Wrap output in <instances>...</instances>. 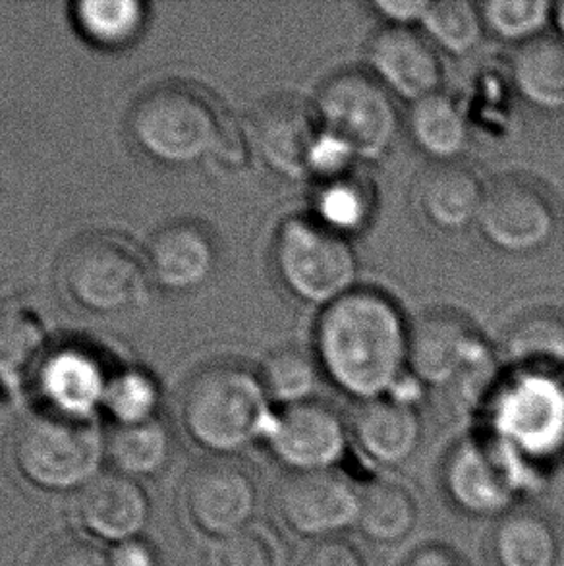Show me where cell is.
<instances>
[{
	"instance_id": "cell-41",
	"label": "cell",
	"mask_w": 564,
	"mask_h": 566,
	"mask_svg": "<svg viewBox=\"0 0 564 566\" xmlns=\"http://www.w3.org/2000/svg\"><path fill=\"white\" fill-rule=\"evenodd\" d=\"M553 23L557 25L558 38L564 41V0L555 4V12H553Z\"/></svg>"
},
{
	"instance_id": "cell-9",
	"label": "cell",
	"mask_w": 564,
	"mask_h": 566,
	"mask_svg": "<svg viewBox=\"0 0 564 566\" xmlns=\"http://www.w3.org/2000/svg\"><path fill=\"white\" fill-rule=\"evenodd\" d=\"M557 222L555 207L537 186L504 178L488 186L476 224L499 252L526 255L550 244Z\"/></svg>"
},
{
	"instance_id": "cell-2",
	"label": "cell",
	"mask_w": 564,
	"mask_h": 566,
	"mask_svg": "<svg viewBox=\"0 0 564 566\" xmlns=\"http://www.w3.org/2000/svg\"><path fill=\"white\" fill-rule=\"evenodd\" d=\"M260 374L234 361H215L198 369L182 390L186 433L215 457L244 451L268 433L273 413Z\"/></svg>"
},
{
	"instance_id": "cell-27",
	"label": "cell",
	"mask_w": 564,
	"mask_h": 566,
	"mask_svg": "<svg viewBox=\"0 0 564 566\" xmlns=\"http://www.w3.org/2000/svg\"><path fill=\"white\" fill-rule=\"evenodd\" d=\"M173 451V431L160 418L138 426H121L107 437V459L115 464V472L136 482L165 472Z\"/></svg>"
},
{
	"instance_id": "cell-11",
	"label": "cell",
	"mask_w": 564,
	"mask_h": 566,
	"mask_svg": "<svg viewBox=\"0 0 564 566\" xmlns=\"http://www.w3.org/2000/svg\"><path fill=\"white\" fill-rule=\"evenodd\" d=\"M480 335L452 312L424 315L410 327L408 369L424 387H447L488 366Z\"/></svg>"
},
{
	"instance_id": "cell-30",
	"label": "cell",
	"mask_w": 564,
	"mask_h": 566,
	"mask_svg": "<svg viewBox=\"0 0 564 566\" xmlns=\"http://www.w3.org/2000/svg\"><path fill=\"white\" fill-rule=\"evenodd\" d=\"M420 25L431 45L452 56L473 53L485 35L480 4L470 0L429 2Z\"/></svg>"
},
{
	"instance_id": "cell-35",
	"label": "cell",
	"mask_w": 564,
	"mask_h": 566,
	"mask_svg": "<svg viewBox=\"0 0 564 566\" xmlns=\"http://www.w3.org/2000/svg\"><path fill=\"white\" fill-rule=\"evenodd\" d=\"M276 553L268 536L248 528L224 539L219 549V566H275Z\"/></svg>"
},
{
	"instance_id": "cell-28",
	"label": "cell",
	"mask_w": 564,
	"mask_h": 566,
	"mask_svg": "<svg viewBox=\"0 0 564 566\" xmlns=\"http://www.w3.org/2000/svg\"><path fill=\"white\" fill-rule=\"evenodd\" d=\"M72 18L92 45L118 51L144 33L147 4L139 0H82L72 7Z\"/></svg>"
},
{
	"instance_id": "cell-10",
	"label": "cell",
	"mask_w": 564,
	"mask_h": 566,
	"mask_svg": "<svg viewBox=\"0 0 564 566\" xmlns=\"http://www.w3.org/2000/svg\"><path fill=\"white\" fill-rule=\"evenodd\" d=\"M362 493L335 468L294 472L276 491V513L297 536L333 539L358 524Z\"/></svg>"
},
{
	"instance_id": "cell-16",
	"label": "cell",
	"mask_w": 564,
	"mask_h": 566,
	"mask_svg": "<svg viewBox=\"0 0 564 566\" xmlns=\"http://www.w3.org/2000/svg\"><path fill=\"white\" fill-rule=\"evenodd\" d=\"M108 381L105 361L77 345L61 346L46 354L35 377L46 410L82 420H93L95 410L103 408Z\"/></svg>"
},
{
	"instance_id": "cell-32",
	"label": "cell",
	"mask_w": 564,
	"mask_h": 566,
	"mask_svg": "<svg viewBox=\"0 0 564 566\" xmlns=\"http://www.w3.org/2000/svg\"><path fill=\"white\" fill-rule=\"evenodd\" d=\"M269 398L286 406L304 405L313 400L320 382V361L296 346H282L269 354L258 371Z\"/></svg>"
},
{
	"instance_id": "cell-12",
	"label": "cell",
	"mask_w": 564,
	"mask_h": 566,
	"mask_svg": "<svg viewBox=\"0 0 564 566\" xmlns=\"http://www.w3.org/2000/svg\"><path fill=\"white\" fill-rule=\"evenodd\" d=\"M265 437L276 459L294 472L328 470L346 449L343 418L317 400L282 408L271 418Z\"/></svg>"
},
{
	"instance_id": "cell-17",
	"label": "cell",
	"mask_w": 564,
	"mask_h": 566,
	"mask_svg": "<svg viewBox=\"0 0 564 566\" xmlns=\"http://www.w3.org/2000/svg\"><path fill=\"white\" fill-rule=\"evenodd\" d=\"M149 276L163 291L188 294L209 283L219 265L213 234L198 222H170L147 245Z\"/></svg>"
},
{
	"instance_id": "cell-40",
	"label": "cell",
	"mask_w": 564,
	"mask_h": 566,
	"mask_svg": "<svg viewBox=\"0 0 564 566\" xmlns=\"http://www.w3.org/2000/svg\"><path fill=\"white\" fill-rule=\"evenodd\" d=\"M405 566H464L460 563L457 555L441 547V545H427L414 553L410 559L406 560Z\"/></svg>"
},
{
	"instance_id": "cell-3",
	"label": "cell",
	"mask_w": 564,
	"mask_h": 566,
	"mask_svg": "<svg viewBox=\"0 0 564 566\" xmlns=\"http://www.w3.org/2000/svg\"><path fill=\"white\" fill-rule=\"evenodd\" d=\"M230 124L206 93L180 82L147 90L128 116L132 142L167 169H190L215 159Z\"/></svg>"
},
{
	"instance_id": "cell-15",
	"label": "cell",
	"mask_w": 564,
	"mask_h": 566,
	"mask_svg": "<svg viewBox=\"0 0 564 566\" xmlns=\"http://www.w3.org/2000/svg\"><path fill=\"white\" fill-rule=\"evenodd\" d=\"M320 123L312 111L296 101H269L255 111L252 139L255 154L279 177L310 178V159L320 138Z\"/></svg>"
},
{
	"instance_id": "cell-37",
	"label": "cell",
	"mask_w": 564,
	"mask_h": 566,
	"mask_svg": "<svg viewBox=\"0 0 564 566\" xmlns=\"http://www.w3.org/2000/svg\"><path fill=\"white\" fill-rule=\"evenodd\" d=\"M431 0H374L369 8L387 23V28L412 30L420 25Z\"/></svg>"
},
{
	"instance_id": "cell-25",
	"label": "cell",
	"mask_w": 564,
	"mask_h": 566,
	"mask_svg": "<svg viewBox=\"0 0 564 566\" xmlns=\"http://www.w3.org/2000/svg\"><path fill=\"white\" fill-rule=\"evenodd\" d=\"M512 82L520 97L540 111H564V41L535 39L519 46L511 64Z\"/></svg>"
},
{
	"instance_id": "cell-14",
	"label": "cell",
	"mask_w": 564,
	"mask_h": 566,
	"mask_svg": "<svg viewBox=\"0 0 564 566\" xmlns=\"http://www.w3.org/2000/svg\"><path fill=\"white\" fill-rule=\"evenodd\" d=\"M367 64L390 95L412 105L441 92V61L418 31L385 28L375 33L367 45Z\"/></svg>"
},
{
	"instance_id": "cell-26",
	"label": "cell",
	"mask_w": 564,
	"mask_h": 566,
	"mask_svg": "<svg viewBox=\"0 0 564 566\" xmlns=\"http://www.w3.org/2000/svg\"><path fill=\"white\" fill-rule=\"evenodd\" d=\"M491 552L499 566H557L561 542L543 514L514 511L497 524Z\"/></svg>"
},
{
	"instance_id": "cell-31",
	"label": "cell",
	"mask_w": 564,
	"mask_h": 566,
	"mask_svg": "<svg viewBox=\"0 0 564 566\" xmlns=\"http://www.w3.org/2000/svg\"><path fill=\"white\" fill-rule=\"evenodd\" d=\"M372 211V191L352 175L321 182L313 201V219L344 238L366 229Z\"/></svg>"
},
{
	"instance_id": "cell-23",
	"label": "cell",
	"mask_w": 564,
	"mask_h": 566,
	"mask_svg": "<svg viewBox=\"0 0 564 566\" xmlns=\"http://www.w3.org/2000/svg\"><path fill=\"white\" fill-rule=\"evenodd\" d=\"M408 128L414 144L437 165L457 163L470 144V123L464 108L447 93H434L414 103Z\"/></svg>"
},
{
	"instance_id": "cell-22",
	"label": "cell",
	"mask_w": 564,
	"mask_h": 566,
	"mask_svg": "<svg viewBox=\"0 0 564 566\" xmlns=\"http://www.w3.org/2000/svg\"><path fill=\"white\" fill-rule=\"evenodd\" d=\"M504 356L514 374L564 379V315H524L506 333Z\"/></svg>"
},
{
	"instance_id": "cell-4",
	"label": "cell",
	"mask_w": 564,
	"mask_h": 566,
	"mask_svg": "<svg viewBox=\"0 0 564 566\" xmlns=\"http://www.w3.org/2000/svg\"><path fill=\"white\" fill-rule=\"evenodd\" d=\"M12 460L23 480L38 490L84 491L101 475L107 460V437L93 420L41 408L18 423Z\"/></svg>"
},
{
	"instance_id": "cell-18",
	"label": "cell",
	"mask_w": 564,
	"mask_h": 566,
	"mask_svg": "<svg viewBox=\"0 0 564 566\" xmlns=\"http://www.w3.org/2000/svg\"><path fill=\"white\" fill-rule=\"evenodd\" d=\"M77 514L92 536L118 545L142 537L152 518V503L142 483L108 472L80 491Z\"/></svg>"
},
{
	"instance_id": "cell-24",
	"label": "cell",
	"mask_w": 564,
	"mask_h": 566,
	"mask_svg": "<svg viewBox=\"0 0 564 566\" xmlns=\"http://www.w3.org/2000/svg\"><path fill=\"white\" fill-rule=\"evenodd\" d=\"M49 353L45 323L35 312L28 307L0 312V389L10 395L31 376L38 377Z\"/></svg>"
},
{
	"instance_id": "cell-13",
	"label": "cell",
	"mask_w": 564,
	"mask_h": 566,
	"mask_svg": "<svg viewBox=\"0 0 564 566\" xmlns=\"http://www.w3.org/2000/svg\"><path fill=\"white\" fill-rule=\"evenodd\" d=\"M445 483L455 505L476 516L504 513L516 493L509 454L488 439H468L455 447L445 468Z\"/></svg>"
},
{
	"instance_id": "cell-20",
	"label": "cell",
	"mask_w": 564,
	"mask_h": 566,
	"mask_svg": "<svg viewBox=\"0 0 564 566\" xmlns=\"http://www.w3.org/2000/svg\"><path fill=\"white\" fill-rule=\"evenodd\" d=\"M488 186L460 163H441L427 170L418 185V206L427 221L445 232L478 222Z\"/></svg>"
},
{
	"instance_id": "cell-33",
	"label": "cell",
	"mask_w": 564,
	"mask_h": 566,
	"mask_svg": "<svg viewBox=\"0 0 564 566\" xmlns=\"http://www.w3.org/2000/svg\"><path fill=\"white\" fill-rule=\"evenodd\" d=\"M480 10L488 33L524 46L543 38L553 22L555 4L550 0H488L481 2Z\"/></svg>"
},
{
	"instance_id": "cell-6",
	"label": "cell",
	"mask_w": 564,
	"mask_h": 566,
	"mask_svg": "<svg viewBox=\"0 0 564 566\" xmlns=\"http://www.w3.org/2000/svg\"><path fill=\"white\" fill-rule=\"evenodd\" d=\"M273 261L284 289L310 306H331L358 289V255L351 240L315 219L292 217L282 222Z\"/></svg>"
},
{
	"instance_id": "cell-38",
	"label": "cell",
	"mask_w": 564,
	"mask_h": 566,
	"mask_svg": "<svg viewBox=\"0 0 564 566\" xmlns=\"http://www.w3.org/2000/svg\"><path fill=\"white\" fill-rule=\"evenodd\" d=\"M300 566H366L358 549L341 539H321L307 549Z\"/></svg>"
},
{
	"instance_id": "cell-34",
	"label": "cell",
	"mask_w": 564,
	"mask_h": 566,
	"mask_svg": "<svg viewBox=\"0 0 564 566\" xmlns=\"http://www.w3.org/2000/svg\"><path fill=\"white\" fill-rule=\"evenodd\" d=\"M160 389L145 369H123L111 376L103 408L121 426H138L159 418Z\"/></svg>"
},
{
	"instance_id": "cell-36",
	"label": "cell",
	"mask_w": 564,
	"mask_h": 566,
	"mask_svg": "<svg viewBox=\"0 0 564 566\" xmlns=\"http://www.w3.org/2000/svg\"><path fill=\"white\" fill-rule=\"evenodd\" d=\"M43 566H111V559L92 542L69 537L51 547Z\"/></svg>"
},
{
	"instance_id": "cell-19",
	"label": "cell",
	"mask_w": 564,
	"mask_h": 566,
	"mask_svg": "<svg viewBox=\"0 0 564 566\" xmlns=\"http://www.w3.org/2000/svg\"><path fill=\"white\" fill-rule=\"evenodd\" d=\"M351 428L359 451L385 467L405 464L421 443L420 413L389 397L362 402Z\"/></svg>"
},
{
	"instance_id": "cell-39",
	"label": "cell",
	"mask_w": 564,
	"mask_h": 566,
	"mask_svg": "<svg viewBox=\"0 0 564 566\" xmlns=\"http://www.w3.org/2000/svg\"><path fill=\"white\" fill-rule=\"evenodd\" d=\"M111 566H159V555L152 544L139 539L113 545L108 553Z\"/></svg>"
},
{
	"instance_id": "cell-29",
	"label": "cell",
	"mask_w": 564,
	"mask_h": 566,
	"mask_svg": "<svg viewBox=\"0 0 564 566\" xmlns=\"http://www.w3.org/2000/svg\"><path fill=\"white\" fill-rule=\"evenodd\" d=\"M418 505L405 485L377 482L362 491L359 532L375 544H397L412 534Z\"/></svg>"
},
{
	"instance_id": "cell-21",
	"label": "cell",
	"mask_w": 564,
	"mask_h": 566,
	"mask_svg": "<svg viewBox=\"0 0 564 566\" xmlns=\"http://www.w3.org/2000/svg\"><path fill=\"white\" fill-rule=\"evenodd\" d=\"M499 416L512 436H543L563 426L564 379L514 374L501 392Z\"/></svg>"
},
{
	"instance_id": "cell-7",
	"label": "cell",
	"mask_w": 564,
	"mask_h": 566,
	"mask_svg": "<svg viewBox=\"0 0 564 566\" xmlns=\"http://www.w3.org/2000/svg\"><path fill=\"white\" fill-rule=\"evenodd\" d=\"M313 115L356 159L377 161L397 142L400 123L393 95L364 72L328 77L315 97Z\"/></svg>"
},
{
	"instance_id": "cell-1",
	"label": "cell",
	"mask_w": 564,
	"mask_h": 566,
	"mask_svg": "<svg viewBox=\"0 0 564 566\" xmlns=\"http://www.w3.org/2000/svg\"><path fill=\"white\" fill-rule=\"evenodd\" d=\"M410 325L397 304L374 289H356L323 307L315 327L320 368L359 402L389 397L408 369Z\"/></svg>"
},
{
	"instance_id": "cell-5",
	"label": "cell",
	"mask_w": 564,
	"mask_h": 566,
	"mask_svg": "<svg viewBox=\"0 0 564 566\" xmlns=\"http://www.w3.org/2000/svg\"><path fill=\"white\" fill-rule=\"evenodd\" d=\"M149 279L138 250L113 234L77 238L59 265V283L70 304L100 317L128 314L144 300Z\"/></svg>"
},
{
	"instance_id": "cell-8",
	"label": "cell",
	"mask_w": 564,
	"mask_h": 566,
	"mask_svg": "<svg viewBox=\"0 0 564 566\" xmlns=\"http://www.w3.org/2000/svg\"><path fill=\"white\" fill-rule=\"evenodd\" d=\"M258 499L252 472L230 457L201 462L191 470L184 488L191 524L201 534L222 542L250 528Z\"/></svg>"
}]
</instances>
